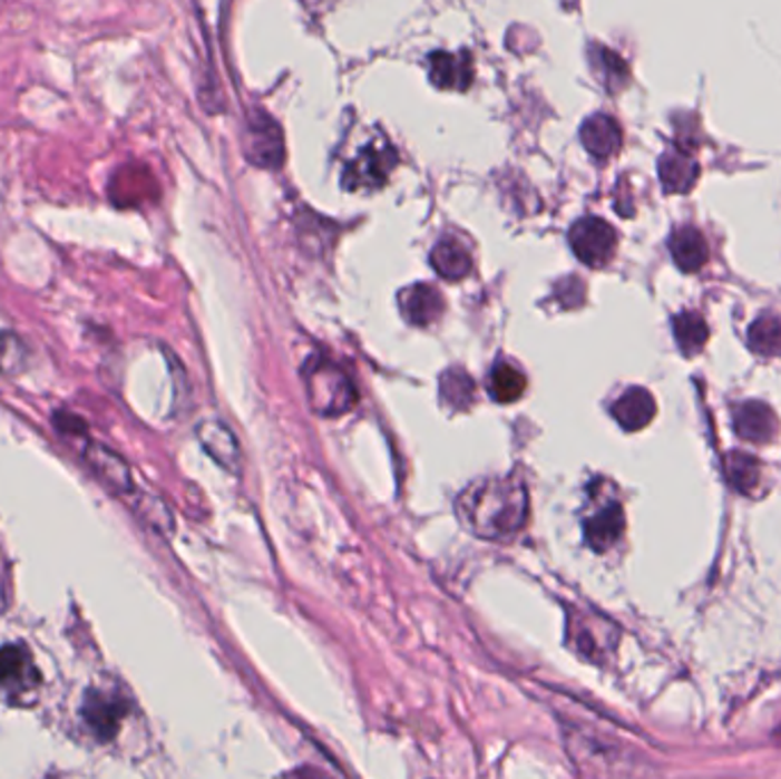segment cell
I'll return each instance as SVG.
<instances>
[{"instance_id": "20", "label": "cell", "mask_w": 781, "mask_h": 779, "mask_svg": "<svg viewBox=\"0 0 781 779\" xmlns=\"http://www.w3.org/2000/svg\"><path fill=\"white\" fill-rule=\"evenodd\" d=\"M661 178L667 193H685L697 178V165L687 156L672 152L661 158Z\"/></svg>"}, {"instance_id": "18", "label": "cell", "mask_w": 781, "mask_h": 779, "mask_svg": "<svg viewBox=\"0 0 781 779\" xmlns=\"http://www.w3.org/2000/svg\"><path fill=\"white\" fill-rule=\"evenodd\" d=\"M487 391L496 402H515L526 391V378L512 363H496L487 380Z\"/></svg>"}, {"instance_id": "13", "label": "cell", "mask_w": 781, "mask_h": 779, "mask_svg": "<svg viewBox=\"0 0 781 779\" xmlns=\"http://www.w3.org/2000/svg\"><path fill=\"white\" fill-rule=\"evenodd\" d=\"M670 252L683 272H697L709 261L706 238L695 226H679L670 238Z\"/></svg>"}, {"instance_id": "6", "label": "cell", "mask_w": 781, "mask_h": 779, "mask_svg": "<svg viewBox=\"0 0 781 779\" xmlns=\"http://www.w3.org/2000/svg\"><path fill=\"white\" fill-rule=\"evenodd\" d=\"M0 685L17 698L30 695L39 685V672L26 645L10 643L0 647Z\"/></svg>"}, {"instance_id": "16", "label": "cell", "mask_w": 781, "mask_h": 779, "mask_svg": "<svg viewBox=\"0 0 781 779\" xmlns=\"http://www.w3.org/2000/svg\"><path fill=\"white\" fill-rule=\"evenodd\" d=\"M430 263L437 270L439 277H443L448 282L465 280L474 265L467 247L452 238H443L435 245V250L430 254Z\"/></svg>"}, {"instance_id": "17", "label": "cell", "mask_w": 781, "mask_h": 779, "mask_svg": "<svg viewBox=\"0 0 781 779\" xmlns=\"http://www.w3.org/2000/svg\"><path fill=\"white\" fill-rule=\"evenodd\" d=\"M85 457H87V462L95 467V471L108 485H113L119 491H130L133 489V480H130L128 467L119 460V457L113 450H108L101 444H89L85 448Z\"/></svg>"}, {"instance_id": "7", "label": "cell", "mask_w": 781, "mask_h": 779, "mask_svg": "<svg viewBox=\"0 0 781 779\" xmlns=\"http://www.w3.org/2000/svg\"><path fill=\"white\" fill-rule=\"evenodd\" d=\"M108 195L115 206H140L156 197V181L143 165H124L113 174Z\"/></svg>"}, {"instance_id": "8", "label": "cell", "mask_w": 781, "mask_h": 779, "mask_svg": "<svg viewBox=\"0 0 781 779\" xmlns=\"http://www.w3.org/2000/svg\"><path fill=\"white\" fill-rule=\"evenodd\" d=\"M398 304H400V313L404 315L407 323L417 325V328H426V325L437 323L443 313V298L430 284H413L409 289L400 291Z\"/></svg>"}, {"instance_id": "1", "label": "cell", "mask_w": 781, "mask_h": 779, "mask_svg": "<svg viewBox=\"0 0 781 779\" xmlns=\"http://www.w3.org/2000/svg\"><path fill=\"white\" fill-rule=\"evenodd\" d=\"M530 500L517 474L480 478L465 487L455 500V513L462 526L489 542L512 539L528 519Z\"/></svg>"}, {"instance_id": "14", "label": "cell", "mask_w": 781, "mask_h": 779, "mask_svg": "<svg viewBox=\"0 0 781 779\" xmlns=\"http://www.w3.org/2000/svg\"><path fill=\"white\" fill-rule=\"evenodd\" d=\"M250 158L265 167H277L284 160V140L280 135V128L265 115H261L252 126Z\"/></svg>"}, {"instance_id": "2", "label": "cell", "mask_w": 781, "mask_h": 779, "mask_svg": "<svg viewBox=\"0 0 781 779\" xmlns=\"http://www.w3.org/2000/svg\"><path fill=\"white\" fill-rule=\"evenodd\" d=\"M306 389L311 407L323 417H339L352 407L354 389L350 380L330 361H313L306 369Z\"/></svg>"}, {"instance_id": "4", "label": "cell", "mask_w": 781, "mask_h": 779, "mask_svg": "<svg viewBox=\"0 0 781 779\" xmlns=\"http://www.w3.org/2000/svg\"><path fill=\"white\" fill-rule=\"evenodd\" d=\"M82 720L99 741H110L126 718V702L110 691H89L82 702Z\"/></svg>"}, {"instance_id": "9", "label": "cell", "mask_w": 781, "mask_h": 779, "mask_svg": "<svg viewBox=\"0 0 781 779\" xmlns=\"http://www.w3.org/2000/svg\"><path fill=\"white\" fill-rule=\"evenodd\" d=\"M733 426H736L739 437H743L752 444L772 441L777 430H779V421L774 417L772 407H768L765 402H759V400L741 405L736 409V417H733Z\"/></svg>"}, {"instance_id": "24", "label": "cell", "mask_w": 781, "mask_h": 779, "mask_svg": "<svg viewBox=\"0 0 781 779\" xmlns=\"http://www.w3.org/2000/svg\"><path fill=\"white\" fill-rule=\"evenodd\" d=\"M441 396L452 407H465V398L471 400L474 382L467 373H446L441 380Z\"/></svg>"}, {"instance_id": "22", "label": "cell", "mask_w": 781, "mask_h": 779, "mask_svg": "<svg viewBox=\"0 0 781 779\" xmlns=\"http://www.w3.org/2000/svg\"><path fill=\"white\" fill-rule=\"evenodd\" d=\"M726 474L729 480L736 485L741 491H752L759 485V462L752 455L745 452H731L726 457Z\"/></svg>"}, {"instance_id": "12", "label": "cell", "mask_w": 781, "mask_h": 779, "mask_svg": "<svg viewBox=\"0 0 781 779\" xmlns=\"http://www.w3.org/2000/svg\"><path fill=\"white\" fill-rule=\"evenodd\" d=\"M580 140L594 158H611L622 147V128L608 115H594L583 124Z\"/></svg>"}, {"instance_id": "11", "label": "cell", "mask_w": 781, "mask_h": 779, "mask_svg": "<svg viewBox=\"0 0 781 779\" xmlns=\"http://www.w3.org/2000/svg\"><path fill=\"white\" fill-rule=\"evenodd\" d=\"M430 80L441 89H467L474 82V60L469 53L437 51L428 60Z\"/></svg>"}, {"instance_id": "10", "label": "cell", "mask_w": 781, "mask_h": 779, "mask_svg": "<svg viewBox=\"0 0 781 779\" xmlns=\"http://www.w3.org/2000/svg\"><path fill=\"white\" fill-rule=\"evenodd\" d=\"M656 415L654 396L642 389L633 387L619 396V400L613 405V417L626 432H637L647 428Z\"/></svg>"}, {"instance_id": "5", "label": "cell", "mask_w": 781, "mask_h": 779, "mask_svg": "<svg viewBox=\"0 0 781 779\" xmlns=\"http://www.w3.org/2000/svg\"><path fill=\"white\" fill-rule=\"evenodd\" d=\"M396 163V152L393 147H365L345 169L343 174V186L348 191H371L384 186V181L389 172L393 169Z\"/></svg>"}, {"instance_id": "15", "label": "cell", "mask_w": 781, "mask_h": 779, "mask_svg": "<svg viewBox=\"0 0 781 779\" xmlns=\"http://www.w3.org/2000/svg\"><path fill=\"white\" fill-rule=\"evenodd\" d=\"M624 510L617 503L608 506L606 510L596 513L592 519L585 524V539L594 552H608V548L624 535Z\"/></svg>"}, {"instance_id": "23", "label": "cell", "mask_w": 781, "mask_h": 779, "mask_svg": "<svg viewBox=\"0 0 781 779\" xmlns=\"http://www.w3.org/2000/svg\"><path fill=\"white\" fill-rule=\"evenodd\" d=\"M26 363V345L19 337L6 332L0 337V371L3 373H19Z\"/></svg>"}, {"instance_id": "3", "label": "cell", "mask_w": 781, "mask_h": 779, "mask_svg": "<svg viewBox=\"0 0 781 779\" xmlns=\"http://www.w3.org/2000/svg\"><path fill=\"white\" fill-rule=\"evenodd\" d=\"M569 245L585 265L604 267L617 250V234L602 217H583L569 228Z\"/></svg>"}, {"instance_id": "21", "label": "cell", "mask_w": 781, "mask_h": 779, "mask_svg": "<svg viewBox=\"0 0 781 779\" xmlns=\"http://www.w3.org/2000/svg\"><path fill=\"white\" fill-rule=\"evenodd\" d=\"M750 348L763 357H781V318L774 313L759 315L750 332Z\"/></svg>"}, {"instance_id": "19", "label": "cell", "mask_w": 781, "mask_h": 779, "mask_svg": "<svg viewBox=\"0 0 781 779\" xmlns=\"http://www.w3.org/2000/svg\"><path fill=\"white\" fill-rule=\"evenodd\" d=\"M674 337L685 354L700 352L709 341V325L697 311H683L674 318Z\"/></svg>"}, {"instance_id": "25", "label": "cell", "mask_w": 781, "mask_h": 779, "mask_svg": "<svg viewBox=\"0 0 781 779\" xmlns=\"http://www.w3.org/2000/svg\"><path fill=\"white\" fill-rule=\"evenodd\" d=\"M8 604V597H6V585H3V578H0V611L6 608Z\"/></svg>"}]
</instances>
